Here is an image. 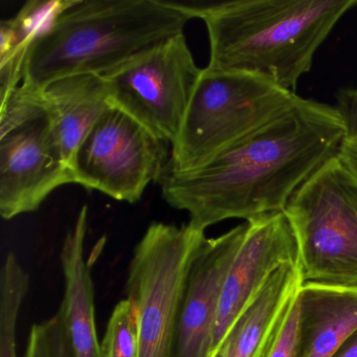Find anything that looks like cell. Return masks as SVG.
Returning <instances> with one entry per match:
<instances>
[{"label":"cell","instance_id":"obj_1","mask_svg":"<svg viewBox=\"0 0 357 357\" xmlns=\"http://www.w3.org/2000/svg\"><path fill=\"white\" fill-rule=\"evenodd\" d=\"M348 127L337 107L298 97L277 118L198 168L165 170L162 197L192 225L284 212L301 187L340 153Z\"/></svg>","mask_w":357,"mask_h":357},{"label":"cell","instance_id":"obj_2","mask_svg":"<svg viewBox=\"0 0 357 357\" xmlns=\"http://www.w3.org/2000/svg\"><path fill=\"white\" fill-rule=\"evenodd\" d=\"M204 20L215 72L265 79L296 93L303 75L342 16L357 0H235L208 5L181 3Z\"/></svg>","mask_w":357,"mask_h":357},{"label":"cell","instance_id":"obj_3","mask_svg":"<svg viewBox=\"0 0 357 357\" xmlns=\"http://www.w3.org/2000/svg\"><path fill=\"white\" fill-rule=\"evenodd\" d=\"M193 16L160 0H74L31 45L20 86L39 91L66 77L102 75L185 34Z\"/></svg>","mask_w":357,"mask_h":357},{"label":"cell","instance_id":"obj_4","mask_svg":"<svg viewBox=\"0 0 357 357\" xmlns=\"http://www.w3.org/2000/svg\"><path fill=\"white\" fill-rule=\"evenodd\" d=\"M298 96L252 75L202 70L166 170L187 172L291 107Z\"/></svg>","mask_w":357,"mask_h":357},{"label":"cell","instance_id":"obj_5","mask_svg":"<svg viewBox=\"0 0 357 357\" xmlns=\"http://www.w3.org/2000/svg\"><path fill=\"white\" fill-rule=\"evenodd\" d=\"M304 283L357 287V178L340 156L288 202Z\"/></svg>","mask_w":357,"mask_h":357},{"label":"cell","instance_id":"obj_6","mask_svg":"<svg viewBox=\"0 0 357 357\" xmlns=\"http://www.w3.org/2000/svg\"><path fill=\"white\" fill-rule=\"evenodd\" d=\"M204 231L190 222H153L135 246L126 294L139 317V357H172L188 275Z\"/></svg>","mask_w":357,"mask_h":357},{"label":"cell","instance_id":"obj_7","mask_svg":"<svg viewBox=\"0 0 357 357\" xmlns=\"http://www.w3.org/2000/svg\"><path fill=\"white\" fill-rule=\"evenodd\" d=\"M74 183L36 91L18 86L0 109V214L6 220L38 210L61 185Z\"/></svg>","mask_w":357,"mask_h":357},{"label":"cell","instance_id":"obj_8","mask_svg":"<svg viewBox=\"0 0 357 357\" xmlns=\"http://www.w3.org/2000/svg\"><path fill=\"white\" fill-rule=\"evenodd\" d=\"M202 73L181 34L101 77L112 105L172 144Z\"/></svg>","mask_w":357,"mask_h":357},{"label":"cell","instance_id":"obj_9","mask_svg":"<svg viewBox=\"0 0 357 357\" xmlns=\"http://www.w3.org/2000/svg\"><path fill=\"white\" fill-rule=\"evenodd\" d=\"M167 142L116 106L93 125L75 154L74 183L135 204L166 170Z\"/></svg>","mask_w":357,"mask_h":357},{"label":"cell","instance_id":"obj_10","mask_svg":"<svg viewBox=\"0 0 357 357\" xmlns=\"http://www.w3.org/2000/svg\"><path fill=\"white\" fill-rule=\"evenodd\" d=\"M248 222L243 241L223 284L213 332L211 357L220 347L238 317L281 265L298 261V243L285 212Z\"/></svg>","mask_w":357,"mask_h":357},{"label":"cell","instance_id":"obj_11","mask_svg":"<svg viewBox=\"0 0 357 357\" xmlns=\"http://www.w3.org/2000/svg\"><path fill=\"white\" fill-rule=\"evenodd\" d=\"M246 229L248 222L206 238L198 250L185 283L172 357H211L223 284Z\"/></svg>","mask_w":357,"mask_h":357},{"label":"cell","instance_id":"obj_12","mask_svg":"<svg viewBox=\"0 0 357 357\" xmlns=\"http://www.w3.org/2000/svg\"><path fill=\"white\" fill-rule=\"evenodd\" d=\"M303 284L298 261L273 271L231 326L214 357H269Z\"/></svg>","mask_w":357,"mask_h":357},{"label":"cell","instance_id":"obj_13","mask_svg":"<svg viewBox=\"0 0 357 357\" xmlns=\"http://www.w3.org/2000/svg\"><path fill=\"white\" fill-rule=\"evenodd\" d=\"M296 301L298 357H331L357 329V287L304 283Z\"/></svg>","mask_w":357,"mask_h":357},{"label":"cell","instance_id":"obj_14","mask_svg":"<svg viewBox=\"0 0 357 357\" xmlns=\"http://www.w3.org/2000/svg\"><path fill=\"white\" fill-rule=\"evenodd\" d=\"M87 215L89 210L84 206L62 246L60 260L64 275V296L59 311L66 323L74 357H104L96 327L91 264L85 257Z\"/></svg>","mask_w":357,"mask_h":357},{"label":"cell","instance_id":"obj_15","mask_svg":"<svg viewBox=\"0 0 357 357\" xmlns=\"http://www.w3.org/2000/svg\"><path fill=\"white\" fill-rule=\"evenodd\" d=\"M62 153L72 169L83 139L100 116L112 106L103 78L78 75L54 81L36 91Z\"/></svg>","mask_w":357,"mask_h":357},{"label":"cell","instance_id":"obj_16","mask_svg":"<svg viewBox=\"0 0 357 357\" xmlns=\"http://www.w3.org/2000/svg\"><path fill=\"white\" fill-rule=\"evenodd\" d=\"M74 0L29 1L15 17L0 24V95L6 96L22 84L26 53Z\"/></svg>","mask_w":357,"mask_h":357},{"label":"cell","instance_id":"obj_17","mask_svg":"<svg viewBox=\"0 0 357 357\" xmlns=\"http://www.w3.org/2000/svg\"><path fill=\"white\" fill-rule=\"evenodd\" d=\"M30 287V275L14 252L0 271V357H17L16 333L20 309Z\"/></svg>","mask_w":357,"mask_h":357},{"label":"cell","instance_id":"obj_18","mask_svg":"<svg viewBox=\"0 0 357 357\" xmlns=\"http://www.w3.org/2000/svg\"><path fill=\"white\" fill-rule=\"evenodd\" d=\"M139 331L137 308L128 298L114 307L101 344L104 357H139Z\"/></svg>","mask_w":357,"mask_h":357},{"label":"cell","instance_id":"obj_19","mask_svg":"<svg viewBox=\"0 0 357 357\" xmlns=\"http://www.w3.org/2000/svg\"><path fill=\"white\" fill-rule=\"evenodd\" d=\"M24 357H74L59 310L51 319L33 326Z\"/></svg>","mask_w":357,"mask_h":357},{"label":"cell","instance_id":"obj_20","mask_svg":"<svg viewBox=\"0 0 357 357\" xmlns=\"http://www.w3.org/2000/svg\"><path fill=\"white\" fill-rule=\"evenodd\" d=\"M296 300L269 357H298V310Z\"/></svg>","mask_w":357,"mask_h":357},{"label":"cell","instance_id":"obj_21","mask_svg":"<svg viewBox=\"0 0 357 357\" xmlns=\"http://www.w3.org/2000/svg\"><path fill=\"white\" fill-rule=\"evenodd\" d=\"M337 108L346 121L348 135H357V91L340 93Z\"/></svg>","mask_w":357,"mask_h":357},{"label":"cell","instance_id":"obj_22","mask_svg":"<svg viewBox=\"0 0 357 357\" xmlns=\"http://www.w3.org/2000/svg\"><path fill=\"white\" fill-rule=\"evenodd\" d=\"M338 156L357 178V135L344 139Z\"/></svg>","mask_w":357,"mask_h":357},{"label":"cell","instance_id":"obj_23","mask_svg":"<svg viewBox=\"0 0 357 357\" xmlns=\"http://www.w3.org/2000/svg\"><path fill=\"white\" fill-rule=\"evenodd\" d=\"M331 357H357V329L342 342Z\"/></svg>","mask_w":357,"mask_h":357}]
</instances>
